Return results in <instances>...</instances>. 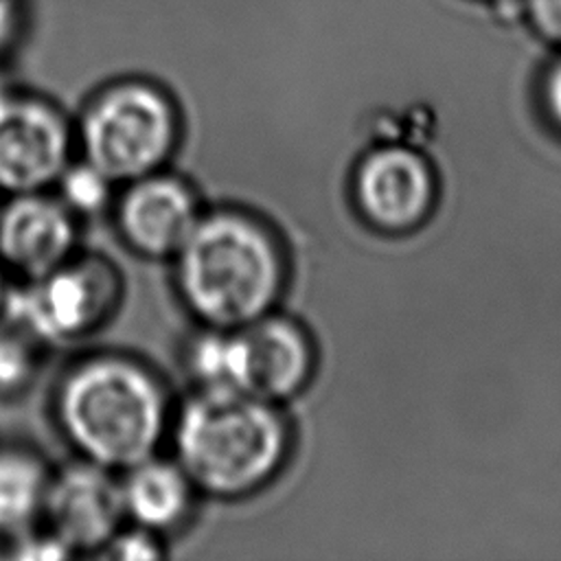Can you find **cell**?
I'll return each instance as SVG.
<instances>
[{
	"instance_id": "cell-1",
	"label": "cell",
	"mask_w": 561,
	"mask_h": 561,
	"mask_svg": "<svg viewBox=\"0 0 561 561\" xmlns=\"http://www.w3.org/2000/svg\"><path fill=\"white\" fill-rule=\"evenodd\" d=\"M173 408L160 377L127 355H92L55 390V421L79 458L123 473L160 454Z\"/></svg>"
},
{
	"instance_id": "cell-2",
	"label": "cell",
	"mask_w": 561,
	"mask_h": 561,
	"mask_svg": "<svg viewBox=\"0 0 561 561\" xmlns=\"http://www.w3.org/2000/svg\"><path fill=\"white\" fill-rule=\"evenodd\" d=\"M169 440L195 491L226 502L270 484L289 454L280 405L219 388H197L173 410Z\"/></svg>"
},
{
	"instance_id": "cell-3",
	"label": "cell",
	"mask_w": 561,
	"mask_h": 561,
	"mask_svg": "<svg viewBox=\"0 0 561 561\" xmlns=\"http://www.w3.org/2000/svg\"><path fill=\"white\" fill-rule=\"evenodd\" d=\"M171 263L182 305L210 329L241 327L276 311L285 287L280 243L239 208L204 210Z\"/></svg>"
},
{
	"instance_id": "cell-4",
	"label": "cell",
	"mask_w": 561,
	"mask_h": 561,
	"mask_svg": "<svg viewBox=\"0 0 561 561\" xmlns=\"http://www.w3.org/2000/svg\"><path fill=\"white\" fill-rule=\"evenodd\" d=\"M186 368L197 388L280 405L309 383L313 344L298 322L272 311L232 329L202 327L186 348Z\"/></svg>"
},
{
	"instance_id": "cell-5",
	"label": "cell",
	"mask_w": 561,
	"mask_h": 561,
	"mask_svg": "<svg viewBox=\"0 0 561 561\" xmlns=\"http://www.w3.org/2000/svg\"><path fill=\"white\" fill-rule=\"evenodd\" d=\"M75 140L81 160L123 186L167 167L180 145V114L160 85L123 79L85 103Z\"/></svg>"
},
{
	"instance_id": "cell-6",
	"label": "cell",
	"mask_w": 561,
	"mask_h": 561,
	"mask_svg": "<svg viewBox=\"0 0 561 561\" xmlns=\"http://www.w3.org/2000/svg\"><path fill=\"white\" fill-rule=\"evenodd\" d=\"M123 298V276L103 254L75 252L48 274L11 291L4 318L39 342L79 340L103 327Z\"/></svg>"
},
{
	"instance_id": "cell-7",
	"label": "cell",
	"mask_w": 561,
	"mask_h": 561,
	"mask_svg": "<svg viewBox=\"0 0 561 561\" xmlns=\"http://www.w3.org/2000/svg\"><path fill=\"white\" fill-rule=\"evenodd\" d=\"M75 129L39 96L0 92V193L50 191L72 162Z\"/></svg>"
},
{
	"instance_id": "cell-8",
	"label": "cell",
	"mask_w": 561,
	"mask_h": 561,
	"mask_svg": "<svg viewBox=\"0 0 561 561\" xmlns=\"http://www.w3.org/2000/svg\"><path fill=\"white\" fill-rule=\"evenodd\" d=\"M42 519L70 557L101 554L127 524L121 473L85 458L50 471Z\"/></svg>"
},
{
	"instance_id": "cell-9",
	"label": "cell",
	"mask_w": 561,
	"mask_h": 561,
	"mask_svg": "<svg viewBox=\"0 0 561 561\" xmlns=\"http://www.w3.org/2000/svg\"><path fill=\"white\" fill-rule=\"evenodd\" d=\"M112 204L118 237L149 261H173L206 210L195 188L164 169L123 184Z\"/></svg>"
},
{
	"instance_id": "cell-10",
	"label": "cell",
	"mask_w": 561,
	"mask_h": 561,
	"mask_svg": "<svg viewBox=\"0 0 561 561\" xmlns=\"http://www.w3.org/2000/svg\"><path fill=\"white\" fill-rule=\"evenodd\" d=\"M353 195L362 217L383 232H408L432 210L436 178L427 160L405 145H383L357 164Z\"/></svg>"
},
{
	"instance_id": "cell-11",
	"label": "cell",
	"mask_w": 561,
	"mask_h": 561,
	"mask_svg": "<svg viewBox=\"0 0 561 561\" xmlns=\"http://www.w3.org/2000/svg\"><path fill=\"white\" fill-rule=\"evenodd\" d=\"M79 243L77 215L48 191L9 195L0 204V265L35 280L64 261Z\"/></svg>"
},
{
	"instance_id": "cell-12",
	"label": "cell",
	"mask_w": 561,
	"mask_h": 561,
	"mask_svg": "<svg viewBox=\"0 0 561 561\" xmlns=\"http://www.w3.org/2000/svg\"><path fill=\"white\" fill-rule=\"evenodd\" d=\"M125 519L156 535L180 528L197 495L175 458L153 454L121 473Z\"/></svg>"
},
{
	"instance_id": "cell-13",
	"label": "cell",
	"mask_w": 561,
	"mask_h": 561,
	"mask_svg": "<svg viewBox=\"0 0 561 561\" xmlns=\"http://www.w3.org/2000/svg\"><path fill=\"white\" fill-rule=\"evenodd\" d=\"M50 469L22 445L0 447V543H13L42 519Z\"/></svg>"
},
{
	"instance_id": "cell-14",
	"label": "cell",
	"mask_w": 561,
	"mask_h": 561,
	"mask_svg": "<svg viewBox=\"0 0 561 561\" xmlns=\"http://www.w3.org/2000/svg\"><path fill=\"white\" fill-rule=\"evenodd\" d=\"M42 346L46 344L22 324L0 320V392H15L31 383Z\"/></svg>"
},
{
	"instance_id": "cell-15",
	"label": "cell",
	"mask_w": 561,
	"mask_h": 561,
	"mask_svg": "<svg viewBox=\"0 0 561 561\" xmlns=\"http://www.w3.org/2000/svg\"><path fill=\"white\" fill-rule=\"evenodd\" d=\"M116 184L110 182L101 171H96L85 160L70 162L66 171L59 175L53 188L59 191V199L79 217L94 215L114 202Z\"/></svg>"
},
{
	"instance_id": "cell-16",
	"label": "cell",
	"mask_w": 561,
	"mask_h": 561,
	"mask_svg": "<svg viewBox=\"0 0 561 561\" xmlns=\"http://www.w3.org/2000/svg\"><path fill=\"white\" fill-rule=\"evenodd\" d=\"M101 554L125 561H151L164 557V548L160 543V535L131 524L129 528L123 526Z\"/></svg>"
},
{
	"instance_id": "cell-17",
	"label": "cell",
	"mask_w": 561,
	"mask_h": 561,
	"mask_svg": "<svg viewBox=\"0 0 561 561\" xmlns=\"http://www.w3.org/2000/svg\"><path fill=\"white\" fill-rule=\"evenodd\" d=\"M528 11L539 33L561 44V0H528Z\"/></svg>"
},
{
	"instance_id": "cell-18",
	"label": "cell",
	"mask_w": 561,
	"mask_h": 561,
	"mask_svg": "<svg viewBox=\"0 0 561 561\" xmlns=\"http://www.w3.org/2000/svg\"><path fill=\"white\" fill-rule=\"evenodd\" d=\"M15 28H18L15 0H0V53L11 44Z\"/></svg>"
},
{
	"instance_id": "cell-19",
	"label": "cell",
	"mask_w": 561,
	"mask_h": 561,
	"mask_svg": "<svg viewBox=\"0 0 561 561\" xmlns=\"http://www.w3.org/2000/svg\"><path fill=\"white\" fill-rule=\"evenodd\" d=\"M546 103H548L552 118L561 127V64L550 72V77L546 81Z\"/></svg>"
},
{
	"instance_id": "cell-20",
	"label": "cell",
	"mask_w": 561,
	"mask_h": 561,
	"mask_svg": "<svg viewBox=\"0 0 561 561\" xmlns=\"http://www.w3.org/2000/svg\"><path fill=\"white\" fill-rule=\"evenodd\" d=\"M9 298H11V287L7 285V270L0 265V320L4 318Z\"/></svg>"
},
{
	"instance_id": "cell-21",
	"label": "cell",
	"mask_w": 561,
	"mask_h": 561,
	"mask_svg": "<svg viewBox=\"0 0 561 561\" xmlns=\"http://www.w3.org/2000/svg\"><path fill=\"white\" fill-rule=\"evenodd\" d=\"M2 90H4V88H2V85H0V92H2Z\"/></svg>"
}]
</instances>
